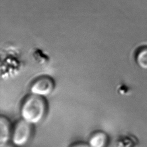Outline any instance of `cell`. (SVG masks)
<instances>
[{
	"mask_svg": "<svg viewBox=\"0 0 147 147\" xmlns=\"http://www.w3.org/2000/svg\"><path fill=\"white\" fill-rule=\"evenodd\" d=\"M55 82L50 76L43 75L36 78L30 86V94L46 98L53 92Z\"/></svg>",
	"mask_w": 147,
	"mask_h": 147,
	"instance_id": "obj_3",
	"label": "cell"
},
{
	"mask_svg": "<svg viewBox=\"0 0 147 147\" xmlns=\"http://www.w3.org/2000/svg\"><path fill=\"white\" fill-rule=\"evenodd\" d=\"M33 125L21 119L16 123L12 130L11 141L13 145L23 147L28 143L32 134Z\"/></svg>",
	"mask_w": 147,
	"mask_h": 147,
	"instance_id": "obj_2",
	"label": "cell"
},
{
	"mask_svg": "<svg viewBox=\"0 0 147 147\" xmlns=\"http://www.w3.org/2000/svg\"><path fill=\"white\" fill-rule=\"evenodd\" d=\"M12 130L10 121L6 117L1 116L0 117V147L10 143Z\"/></svg>",
	"mask_w": 147,
	"mask_h": 147,
	"instance_id": "obj_4",
	"label": "cell"
},
{
	"mask_svg": "<svg viewBox=\"0 0 147 147\" xmlns=\"http://www.w3.org/2000/svg\"><path fill=\"white\" fill-rule=\"evenodd\" d=\"M71 147H90L89 145H88L87 143H78L76 144L75 145L71 146Z\"/></svg>",
	"mask_w": 147,
	"mask_h": 147,
	"instance_id": "obj_7",
	"label": "cell"
},
{
	"mask_svg": "<svg viewBox=\"0 0 147 147\" xmlns=\"http://www.w3.org/2000/svg\"><path fill=\"white\" fill-rule=\"evenodd\" d=\"M136 62L142 69L147 70V46L140 47L136 52Z\"/></svg>",
	"mask_w": 147,
	"mask_h": 147,
	"instance_id": "obj_6",
	"label": "cell"
},
{
	"mask_svg": "<svg viewBox=\"0 0 147 147\" xmlns=\"http://www.w3.org/2000/svg\"><path fill=\"white\" fill-rule=\"evenodd\" d=\"M48 109V102L46 98L29 94L25 97L21 105V119L31 125H35L43 121Z\"/></svg>",
	"mask_w": 147,
	"mask_h": 147,
	"instance_id": "obj_1",
	"label": "cell"
},
{
	"mask_svg": "<svg viewBox=\"0 0 147 147\" xmlns=\"http://www.w3.org/2000/svg\"><path fill=\"white\" fill-rule=\"evenodd\" d=\"M109 138L105 131H98L92 134L88 140L90 147H107L109 143Z\"/></svg>",
	"mask_w": 147,
	"mask_h": 147,
	"instance_id": "obj_5",
	"label": "cell"
},
{
	"mask_svg": "<svg viewBox=\"0 0 147 147\" xmlns=\"http://www.w3.org/2000/svg\"><path fill=\"white\" fill-rule=\"evenodd\" d=\"M14 145L11 144L9 143L8 144H7L6 145L2 147H14Z\"/></svg>",
	"mask_w": 147,
	"mask_h": 147,
	"instance_id": "obj_8",
	"label": "cell"
}]
</instances>
